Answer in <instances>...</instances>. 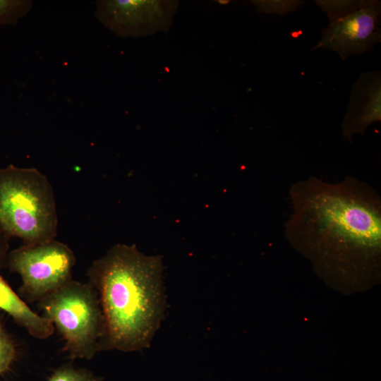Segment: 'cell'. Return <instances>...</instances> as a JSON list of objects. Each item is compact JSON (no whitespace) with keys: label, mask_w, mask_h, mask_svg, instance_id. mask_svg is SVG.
<instances>
[{"label":"cell","mask_w":381,"mask_h":381,"mask_svg":"<svg viewBox=\"0 0 381 381\" xmlns=\"http://www.w3.org/2000/svg\"><path fill=\"white\" fill-rule=\"evenodd\" d=\"M292 212L285 234L326 267L368 269L381 248V198L367 183L347 176L329 183L310 176L289 190Z\"/></svg>","instance_id":"cell-1"},{"label":"cell","mask_w":381,"mask_h":381,"mask_svg":"<svg viewBox=\"0 0 381 381\" xmlns=\"http://www.w3.org/2000/svg\"><path fill=\"white\" fill-rule=\"evenodd\" d=\"M259 12L285 15L297 10L303 4V1H253Z\"/></svg>","instance_id":"cell-13"},{"label":"cell","mask_w":381,"mask_h":381,"mask_svg":"<svg viewBox=\"0 0 381 381\" xmlns=\"http://www.w3.org/2000/svg\"><path fill=\"white\" fill-rule=\"evenodd\" d=\"M179 5L167 0H101L95 16L121 37H142L168 31Z\"/></svg>","instance_id":"cell-6"},{"label":"cell","mask_w":381,"mask_h":381,"mask_svg":"<svg viewBox=\"0 0 381 381\" xmlns=\"http://www.w3.org/2000/svg\"><path fill=\"white\" fill-rule=\"evenodd\" d=\"M16 356V349L0 322V375L8 369Z\"/></svg>","instance_id":"cell-14"},{"label":"cell","mask_w":381,"mask_h":381,"mask_svg":"<svg viewBox=\"0 0 381 381\" xmlns=\"http://www.w3.org/2000/svg\"><path fill=\"white\" fill-rule=\"evenodd\" d=\"M75 257L55 239L24 244L10 250L7 267L22 279L19 294L28 302L40 301L72 279Z\"/></svg>","instance_id":"cell-5"},{"label":"cell","mask_w":381,"mask_h":381,"mask_svg":"<svg viewBox=\"0 0 381 381\" xmlns=\"http://www.w3.org/2000/svg\"><path fill=\"white\" fill-rule=\"evenodd\" d=\"M0 310L8 313L35 338L47 339L54 333V326L52 322L32 310L1 274Z\"/></svg>","instance_id":"cell-9"},{"label":"cell","mask_w":381,"mask_h":381,"mask_svg":"<svg viewBox=\"0 0 381 381\" xmlns=\"http://www.w3.org/2000/svg\"><path fill=\"white\" fill-rule=\"evenodd\" d=\"M32 8L30 0H0V27L16 25Z\"/></svg>","instance_id":"cell-10"},{"label":"cell","mask_w":381,"mask_h":381,"mask_svg":"<svg viewBox=\"0 0 381 381\" xmlns=\"http://www.w3.org/2000/svg\"><path fill=\"white\" fill-rule=\"evenodd\" d=\"M87 276L102 312V350L149 348L167 306L162 258L116 244L92 262Z\"/></svg>","instance_id":"cell-2"},{"label":"cell","mask_w":381,"mask_h":381,"mask_svg":"<svg viewBox=\"0 0 381 381\" xmlns=\"http://www.w3.org/2000/svg\"><path fill=\"white\" fill-rule=\"evenodd\" d=\"M10 237L0 230V267H7Z\"/></svg>","instance_id":"cell-15"},{"label":"cell","mask_w":381,"mask_h":381,"mask_svg":"<svg viewBox=\"0 0 381 381\" xmlns=\"http://www.w3.org/2000/svg\"><path fill=\"white\" fill-rule=\"evenodd\" d=\"M47 381H102V378L85 370L64 365L55 370Z\"/></svg>","instance_id":"cell-12"},{"label":"cell","mask_w":381,"mask_h":381,"mask_svg":"<svg viewBox=\"0 0 381 381\" xmlns=\"http://www.w3.org/2000/svg\"><path fill=\"white\" fill-rule=\"evenodd\" d=\"M58 216L53 188L35 168H0V230L24 244L54 239Z\"/></svg>","instance_id":"cell-3"},{"label":"cell","mask_w":381,"mask_h":381,"mask_svg":"<svg viewBox=\"0 0 381 381\" xmlns=\"http://www.w3.org/2000/svg\"><path fill=\"white\" fill-rule=\"evenodd\" d=\"M381 121V72L362 73L353 84L341 123L344 140L363 135L372 123Z\"/></svg>","instance_id":"cell-8"},{"label":"cell","mask_w":381,"mask_h":381,"mask_svg":"<svg viewBox=\"0 0 381 381\" xmlns=\"http://www.w3.org/2000/svg\"><path fill=\"white\" fill-rule=\"evenodd\" d=\"M380 18V1L362 0L356 11L329 23L313 49L335 52L342 60L370 52L381 42Z\"/></svg>","instance_id":"cell-7"},{"label":"cell","mask_w":381,"mask_h":381,"mask_svg":"<svg viewBox=\"0 0 381 381\" xmlns=\"http://www.w3.org/2000/svg\"><path fill=\"white\" fill-rule=\"evenodd\" d=\"M43 316L64 339L73 358L91 359L102 350L104 320L97 294L90 283L71 279L40 301Z\"/></svg>","instance_id":"cell-4"},{"label":"cell","mask_w":381,"mask_h":381,"mask_svg":"<svg viewBox=\"0 0 381 381\" xmlns=\"http://www.w3.org/2000/svg\"><path fill=\"white\" fill-rule=\"evenodd\" d=\"M362 0L358 1H315L327 16L329 23L342 18L356 11L361 6Z\"/></svg>","instance_id":"cell-11"}]
</instances>
